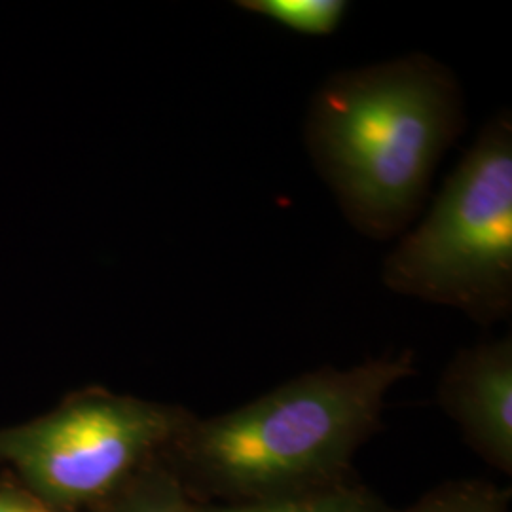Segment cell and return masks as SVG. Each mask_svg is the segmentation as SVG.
Here are the masks:
<instances>
[{"label": "cell", "instance_id": "obj_5", "mask_svg": "<svg viewBox=\"0 0 512 512\" xmlns=\"http://www.w3.org/2000/svg\"><path fill=\"white\" fill-rule=\"evenodd\" d=\"M439 403L476 454L511 475V336L459 351L442 374Z\"/></svg>", "mask_w": 512, "mask_h": 512}, {"label": "cell", "instance_id": "obj_10", "mask_svg": "<svg viewBox=\"0 0 512 512\" xmlns=\"http://www.w3.org/2000/svg\"><path fill=\"white\" fill-rule=\"evenodd\" d=\"M0 512H50L37 503H31L27 499L14 497V495L0 494Z\"/></svg>", "mask_w": 512, "mask_h": 512}, {"label": "cell", "instance_id": "obj_1", "mask_svg": "<svg viewBox=\"0 0 512 512\" xmlns=\"http://www.w3.org/2000/svg\"><path fill=\"white\" fill-rule=\"evenodd\" d=\"M463 129L456 74L410 54L329 76L311 97L304 137L349 224L385 241L416 219L440 158Z\"/></svg>", "mask_w": 512, "mask_h": 512}, {"label": "cell", "instance_id": "obj_8", "mask_svg": "<svg viewBox=\"0 0 512 512\" xmlns=\"http://www.w3.org/2000/svg\"><path fill=\"white\" fill-rule=\"evenodd\" d=\"M509 503V490L480 480H461L423 495L401 512H511Z\"/></svg>", "mask_w": 512, "mask_h": 512}, {"label": "cell", "instance_id": "obj_2", "mask_svg": "<svg viewBox=\"0 0 512 512\" xmlns=\"http://www.w3.org/2000/svg\"><path fill=\"white\" fill-rule=\"evenodd\" d=\"M416 374L412 351L319 368L177 437L198 484L228 505L308 494L344 480L380 429L385 395Z\"/></svg>", "mask_w": 512, "mask_h": 512}, {"label": "cell", "instance_id": "obj_3", "mask_svg": "<svg viewBox=\"0 0 512 512\" xmlns=\"http://www.w3.org/2000/svg\"><path fill=\"white\" fill-rule=\"evenodd\" d=\"M384 285L463 311L480 325L512 311V118L497 114L427 217L385 258Z\"/></svg>", "mask_w": 512, "mask_h": 512}, {"label": "cell", "instance_id": "obj_6", "mask_svg": "<svg viewBox=\"0 0 512 512\" xmlns=\"http://www.w3.org/2000/svg\"><path fill=\"white\" fill-rule=\"evenodd\" d=\"M190 512H387L374 495L351 482H336L327 488L308 494L239 503V505H215V507H192Z\"/></svg>", "mask_w": 512, "mask_h": 512}, {"label": "cell", "instance_id": "obj_7", "mask_svg": "<svg viewBox=\"0 0 512 512\" xmlns=\"http://www.w3.org/2000/svg\"><path fill=\"white\" fill-rule=\"evenodd\" d=\"M241 10L310 37H329L346 18V0H239Z\"/></svg>", "mask_w": 512, "mask_h": 512}, {"label": "cell", "instance_id": "obj_4", "mask_svg": "<svg viewBox=\"0 0 512 512\" xmlns=\"http://www.w3.org/2000/svg\"><path fill=\"white\" fill-rule=\"evenodd\" d=\"M190 420L179 408L95 389L2 433L0 456L57 503H84L112 492Z\"/></svg>", "mask_w": 512, "mask_h": 512}, {"label": "cell", "instance_id": "obj_9", "mask_svg": "<svg viewBox=\"0 0 512 512\" xmlns=\"http://www.w3.org/2000/svg\"><path fill=\"white\" fill-rule=\"evenodd\" d=\"M181 486L169 476H152L137 488L118 512H190Z\"/></svg>", "mask_w": 512, "mask_h": 512}]
</instances>
